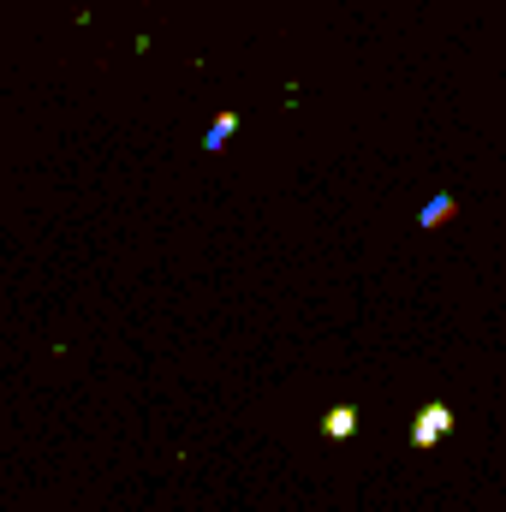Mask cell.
I'll return each mask as SVG.
<instances>
[{
	"mask_svg": "<svg viewBox=\"0 0 506 512\" xmlns=\"http://www.w3.org/2000/svg\"><path fill=\"white\" fill-rule=\"evenodd\" d=\"M447 429H453V405L429 399V405L417 411V423H411V447H435V441H441Z\"/></svg>",
	"mask_w": 506,
	"mask_h": 512,
	"instance_id": "cell-1",
	"label": "cell"
},
{
	"mask_svg": "<svg viewBox=\"0 0 506 512\" xmlns=\"http://www.w3.org/2000/svg\"><path fill=\"white\" fill-rule=\"evenodd\" d=\"M352 429H358V405H334V411L322 417V435H328V441H346Z\"/></svg>",
	"mask_w": 506,
	"mask_h": 512,
	"instance_id": "cell-2",
	"label": "cell"
},
{
	"mask_svg": "<svg viewBox=\"0 0 506 512\" xmlns=\"http://www.w3.org/2000/svg\"><path fill=\"white\" fill-rule=\"evenodd\" d=\"M453 209H459V203L441 191V197H429V203H423V215H417V221H423V227H441V221H453Z\"/></svg>",
	"mask_w": 506,
	"mask_h": 512,
	"instance_id": "cell-3",
	"label": "cell"
},
{
	"mask_svg": "<svg viewBox=\"0 0 506 512\" xmlns=\"http://www.w3.org/2000/svg\"><path fill=\"white\" fill-rule=\"evenodd\" d=\"M233 131H239V114H221V120L209 126V137H203V143H209V149H221V143H227Z\"/></svg>",
	"mask_w": 506,
	"mask_h": 512,
	"instance_id": "cell-4",
	"label": "cell"
}]
</instances>
